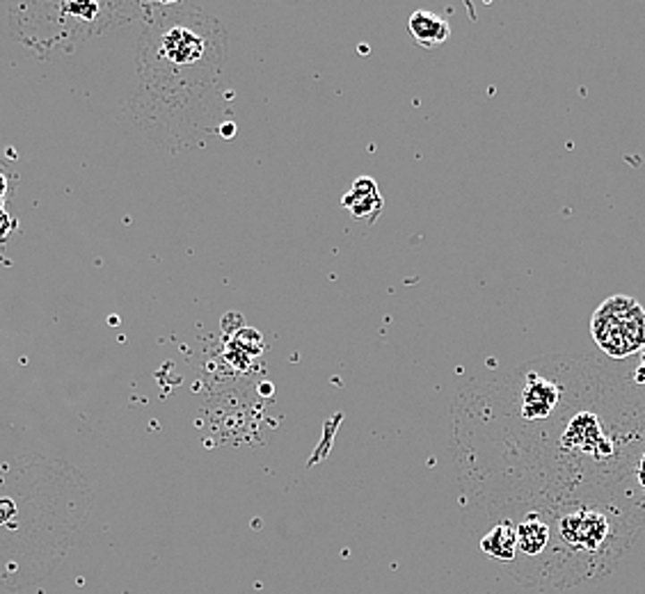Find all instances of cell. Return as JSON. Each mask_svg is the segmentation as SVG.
<instances>
[{
    "label": "cell",
    "instance_id": "3957f363",
    "mask_svg": "<svg viewBox=\"0 0 645 594\" xmlns=\"http://www.w3.org/2000/svg\"><path fill=\"white\" fill-rule=\"evenodd\" d=\"M590 334L611 359L639 355L645 346V306L630 295H611L595 309Z\"/></svg>",
    "mask_w": 645,
    "mask_h": 594
},
{
    "label": "cell",
    "instance_id": "8992f818",
    "mask_svg": "<svg viewBox=\"0 0 645 594\" xmlns=\"http://www.w3.org/2000/svg\"><path fill=\"white\" fill-rule=\"evenodd\" d=\"M341 206L351 211V215L360 220V222L373 224L380 217L382 208H385V199H382L378 183L373 181L371 176H360V179H355L351 190L344 195Z\"/></svg>",
    "mask_w": 645,
    "mask_h": 594
},
{
    "label": "cell",
    "instance_id": "5b68a950",
    "mask_svg": "<svg viewBox=\"0 0 645 594\" xmlns=\"http://www.w3.org/2000/svg\"><path fill=\"white\" fill-rule=\"evenodd\" d=\"M517 532V556L527 560L542 558L549 551L552 544V528L547 519L538 512H527L520 519H515Z\"/></svg>",
    "mask_w": 645,
    "mask_h": 594
},
{
    "label": "cell",
    "instance_id": "7a4b0ae2",
    "mask_svg": "<svg viewBox=\"0 0 645 594\" xmlns=\"http://www.w3.org/2000/svg\"><path fill=\"white\" fill-rule=\"evenodd\" d=\"M540 515V512H538ZM552 528V560L547 567L573 569L577 579L611 569L620 558V528L609 510L593 501H577L545 512Z\"/></svg>",
    "mask_w": 645,
    "mask_h": 594
},
{
    "label": "cell",
    "instance_id": "7c38bea8",
    "mask_svg": "<svg viewBox=\"0 0 645 594\" xmlns=\"http://www.w3.org/2000/svg\"><path fill=\"white\" fill-rule=\"evenodd\" d=\"M5 195H7V179H5V174L0 172V202L5 199Z\"/></svg>",
    "mask_w": 645,
    "mask_h": 594
},
{
    "label": "cell",
    "instance_id": "8fae6325",
    "mask_svg": "<svg viewBox=\"0 0 645 594\" xmlns=\"http://www.w3.org/2000/svg\"><path fill=\"white\" fill-rule=\"evenodd\" d=\"M634 384H639V387H645V346H643V350L639 352V364H636Z\"/></svg>",
    "mask_w": 645,
    "mask_h": 594
},
{
    "label": "cell",
    "instance_id": "9c48e42d",
    "mask_svg": "<svg viewBox=\"0 0 645 594\" xmlns=\"http://www.w3.org/2000/svg\"><path fill=\"white\" fill-rule=\"evenodd\" d=\"M634 475H636V482H639V489L645 494V446H643V448H641L639 457H636Z\"/></svg>",
    "mask_w": 645,
    "mask_h": 594
},
{
    "label": "cell",
    "instance_id": "277c9868",
    "mask_svg": "<svg viewBox=\"0 0 645 594\" xmlns=\"http://www.w3.org/2000/svg\"><path fill=\"white\" fill-rule=\"evenodd\" d=\"M552 446L556 457L565 462H604L615 455L614 437L607 434L602 419L590 409H574L568 419H563Z\"/></svg>",
    "mask_w": 645,
    "mask_h": 594
},
{
    "label": "cell",
    "instance_id": "6da1fadb",
    "mask_svg": "<svg viewBox=\"0 0 645 594\" xmlns=\"http://www.w3.org/2000/svg\"><path fill=\"white\" fill-rule=\"evenodd\" d=\"M140 42V83L151 108L176 117L217 83L225 55L220 23L192 5H151Z\"/></svg>",
    "mask_w": 645,
    "mask_h": 594
},
{
    "label": "cell",
    "instance_id": "30bf717a",
    "mask_svg": "<svg viewBox=\"0 0 645 594\" xmlns=\"http://www.w3.org/2000/svg\"><path fill=\"white\" fill-rule=\"evenodd\" d=\"M14 229V220H12L10 213H5L0 208V240H5L10 236V231Z\"/></svg>",
    "mask_w": 645,
    "mask_h": 594
},
{
    "label": "cell",
    "instance_id": "ba28073f",
    "mask_svg": "<svg viewBox=\"0 0 645 594\" xmlns=\"http://www.w3.org/2000/svg\"><path fill=\"white\" fill-rule=\"evenodd\" d=\"M410 35L414 42L423 48H435L439 44H445L451 37V23L446 21L445 16L433 14V12L419 10L410 16L408 21Z\"/></svg>",
    "mask_w": 645,
    "mask_h": 594
},
{
    "label": "cell",
    "instance_id": "52a82bcc",
    "mask_svg": "<svg viewBox=\"0 0 645 594\" xmlns=\"http://www.w3.org/2000/svg\"><path fill=\"white\" fill-rule=\"evenodd\" d=\"M480 548L488 553L490 558L499 560V563L513 565L517 560V532L515 522L511 519H501V522L492 523L490 531L480 538Z\"/></svg>",
    "mask_w": 645,
    "mask_h": 594
}]
</instances>
